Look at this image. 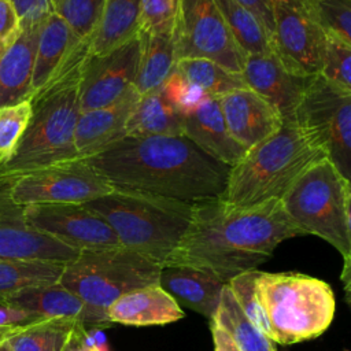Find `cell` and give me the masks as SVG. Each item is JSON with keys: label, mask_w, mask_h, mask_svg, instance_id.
Masks as SVG:
<instances>
[{"label": "cell", "mask_w": 351, "mask_h": 351, "mask_svg": "<svg viewBox=\"0 0 351 351\" xmlns=\"http://www.w3.org/2000/svg\"><path fill=\"white\" fill-rule=\"evenodd\" d=\"M298 236L304 233L280 199L247 207L206 199L192 203L189 225L162 266H191L228 284L266 262L280 243Z\"/></svg>", "instance_id": "cell-1"}, {"label": "cell", "mask_w": 351, "mask_h": 351, "mask_svg": "<svg viewBox=\"0 0 351 351\" xmlns=\"http://www.w3.org/2000/svg\"><path fill=\"white\" fill-rule=\"evenodd\" d=\"M82 159L112 186L186 203L219 197L230 169L185 136H125Z\"/></svg>", "instance_id": "cell-2"}, {"label": "cell", "mask_w": 351, "mask_h": 351, "mask_svg": "<svg viewBox=\"0 0 351 351\" xmlns=\"http://www.w3.org/2000/svg\"><path fill=\"white\" fill-rule=\"evenodd\" d=\"M88 41L71 51L52 78L30 97L32 117L10 160L0 167V185L12 178L77 158L74 147L80 108V78Z\"/></svg>", "instance_id": "cell-3"}, {"label": "cell", "mask_w": 351, "mask_h": 351, "mask_svg": "<svg viewBox=\"0 0 351 351\" xmlns=\"http://www.w3.org/2000/svg\"><path fill=\"white\" fill-rule=\"evenodd\" d=\"M84 204L111 226L121 245L160 266L181 241L192 215V203L119 186Z\"/></svg>", "instance_id": "cell-4"}, {"label": "cell", "mask_w": 351, "mask_h": 351, "mask_svg": "<svg viewBox=\"0 0 351 351\" xmlns=\"http://www.w3.org/2000/svg\"><path fill=\"white\" fill-rule=\"evenodd\" d=\"M324 158V151L296 123L282 125L229 169L219 199L236 207L281 199L303 171Z\"/></svg>", "instance_id": "cell-5"}, {"label": "cell", "mask_w": 351, "mask_h": 351, "mask_svg": "<svg viewBox=\"0 0 351 351\" xmlns=\"http://www.w3.org/2000/svg\"><path fill=\"white\" fill-rule=\"evenodd\" d=\"M255 295L273 343L296 344L321 336L332 324L336 299L332 287L298 271H256Z\"/></svg>", "instance_id": "cell-6"}, {"label": "cell", "mask_w": 351, "mask_h": 351, "mask_svg": "<svg viewBox=\"0 0 351 351\" xmlns=\"http://www.w3.org/2000/svg\"><path fill=\"white\" fill-rule=\"evenodd\" d=\"M289 219L306 234L329 243L351 263L350 180L324 158L303 171L280 199Z\"/></svg>", "instance_id": "cell-7"}, {"label": "cell", "mask_w": 351, "mask_h": 351, "mask_svg": "<svg viewBox=\"0 0 351 351\" xmlns=\"http://www.w3.org/2000/svg\"><path fill=\"white\" fill-rule=\"evenodd\" d=\"M160 267L123 245L84 250L64 265L59 284L89 306L106 311L119 296L158 284Z\"/></svg>", "instance_id": "cell-8"}, {"label": "cell", "mask_w": 351, "mask_h": 351, "mask_svg": "<svg viewBox=\"0 0 351 351\" xmlns=\"http://www.w3.org/2000/svg\"><path fill=\"white\" fill-rule=\"evenodd\" d=\"M296 125L306 132L336 166L351 177V90L314 75L296 110Z\"/></svg>", "instance_id": "cell-9"}, {"label": "cell", "mask_w": 351, "mask_h": 351, "mask_svg": "<svg viewBox=\"0 0 351 351\" xmlns=\"http://www.w3.org/2000/svg\"><path fill=\"white\" fill-rule=\"evenodd\" d=\"M4 186L10 199L19 206L88 203L114 188L82 158L23 173Z\"/></svg>", "instance_id": "cell-10"}, {"label": "cell", "mask_w": 351, "mask_h": 351, "mask_svg": "<svg viewBox=\"0 0 351 351\" xmlns=\"http://www.w3.org/2000/svg\"><path fill=\"white\" fill-rule=\"evenodd\" d=\"M176 62L210 59L240 74L245 55L234 43L214 0H176L173 25Z\"/></svg>", "instance_id": "cell-11"}, {"label": "cell", "mask_w": 351, "mask_h": 351, "mask_svg": "<svg viewBox=\"0 0 351 351\" xmlns=\"http://www.w3.org/2000/svg\"><path fill=\"white\" fill-rule=\"evenodd\" d=\"M271 48L293 74H319L326 34L315 21L307 0H273Z\"/></svg>", "instance_id": "cell-12"}, {"label": "cell", "mask_w": 351, "mask_h": 351, "mask_svg": "<svg viewBox=\"0 0 351 351\" xmlns=\"http://www.w3.org/2000/svg\"><path fill=\"white\" fill-rule=\"evenodd\" d=\"M26 221L78 250H96L121 245L111 226L84 203L23 206Z\"/></svg>", "instance_id": "cell-13"}, {"label": "cell", "mask_w": 351, "mask_h": 351, "mask_svg": "<svg viewBox=\"0 0 351 351\" xmlns=\"http://www.w3.org/2000/svg\"><path fill=\"white\" fill-rule=\"evenodd\" d=\"M138 55V34L106 53H86L80 78L81 111L106 107L119 100L133 86Z\"/></svg>", "instance_id": "cell-14"}, {"label": "cell", "mask_w": 351, "mask_h": 351, "mask_svg": "<svg viewBox=\"0 0 351 351\" xmlns=\"http://www.w3.org/2000/svg\"><path fill=\"white\" fill-rule=\"evenodd\" d=\"M78 254V250L33 228L25 218L23 206L14 203L0 185V259L66 265Z\"/></svg>", "instance_id": "cell-15"}, {"label": "cell", "mask_w": 351, "mask_h": 351, "mask_svg": "<svg viewBox=\"0 0 351 351\" xmlns=\"http://www.w3.org/2000/svg\"><path fill=\"white\" fill-rule=\"evenodd\" d=\"M240 74L247 88L258 93L278 112L282 125L296 123L298 106L314 75L293 74L274 52L245 55Z\"/></svg>", "instance_id": "cell-16"}, {"label": "cell", "mask_w": 351, "mask_h": 351, "mask_svg": "<svg viewBox=\"0 0 351 351\" xmlns=\"http://www.w3.org/2000/svg\"><path fill=\"white\" fill-rule=\"evenodd\" d=\"M230 136L250 149L282 126L278 112L250 88H239L218 97Z\"/></svg>", "instance_id": "cell-17"}, {"label": "cell", "mask_w": 351, "mask_h": 351, "mask_svg": "<svg viewBox=\"0 0 351 351\" xmlns=\"http://www.w3.org/2000/svg\"><path fill=\"white\" fill-rule=\"evenodd\" d=\"M0 304L19 308L36 321L66 318L86 326L108 328L111 325L106 311L89 306L59 282L22 289L0 302Z\"/></svg>", "instance_id": "cell-18"}, {"label": "cell", "mask_w": 351, "mask_h": 351, "mask_svg": "<svg viewBox=\"0 0 351 351\" xmlns=\"http://www.w3.org/2000/svg\"><path fill=\"white\" fill-rule=\"evenodd\" d=\"M140 95L132 86L115 103L81 111L75 132L74 147L77 158L95 155L126 136V123Z\"/></svg>", "instance_id": "cell-19"}, {"label": "cell", "mask_w": 351, "mask_h": 351, "mask_svg": "<svg viewBox=\"0 0 351 351\" xmlns=\"http://www.w3.org/2000/svg\"><path fill=\"white\" fill-rule=\"evenodd\" d=\"M182 136L213 159L232 167L247 152L230 136L218 97H206L195 110L181 114Z\"/></svg>", "instance_id": "cell-20"}, {"label": "cell", "mask_w": 351, "mask_h": 351, "mask_svg": "<svg viewBox=\"0 0 351 351\" xmlns=\"http://www.w3.org/2000/svg\"><path fill=\"white\" fill-rule=\"evenodd\" d=\"M158 284L178 303L211 321L218 310L225 282L191 266H162Z\"/></svg>", "instance_id": "cell-21"}, {"label": "cell", "mask_w": 351, "mask_h": 351, "mask_svg": "<svg viewBox=\"0 0 351 351\" xmlns=\"http://www.w3.org/2000/svg\"><path fill=\"white\" fill-rule=\"evenodd\" d=\"M106 314L111 324L130 326L165 325L184 317L182 308L159 284L145 285L119 296L108 306Z\"/></svg>", "instance_id": "cell-22"}, {"label": "cell", "mask_w": 351, "mask_h": 351, "mask_svg": "<svg viewBox=\"0 0 351 351\" xmlns=\"http://www.w3.org/2000/svg\"><path fill=\"white\" fill-rule=\"evenodd\" d=\"M41 25L22 27L18 38L0 52V107L32 96V77Z\"/></svg>", "instance_id": "cell-23"}, {"label": "cell", "mask_w": 351, "mask_h": 351, "mask_svg": "<svg viewBox=\"0 0 351 351\" xmlns=\"http://www.w3.org/2000/svg\"><path fill=\"white\" fill-rule=\"evenodd\" d=\"M140 55L133 88L147 95L159 90L167 77L174 71L173 27L156 32H138Z\"/></svg>", "instance_id": "cell-24"}, {"label": "cell", "mask_w": 351, "mask_h": 351, "mask_svg": "<svg viewBox=\"0 0 351 351\" xmlns=\"http://www.w3.org/2000/svg\"><path fill=\"white\" fill-rule=\"evenodd\" d=\"M80 41L82 40H80L69 25L55 12L43 22L37 40L32 77L33 93L52 78Z\"/></svg>", "instance_id": "cell-25"}, {"label": "cell", "mask_w": 351, "mask_h": 351, "mask_svg": "<svg viewBox=\"0 0 351 351\" xmlns=\"http://www.w3.org/2000/svg\"><path fill=\"white\" fill-rule=\"evenodd\" d=\"M140 0H106L95 30L89 36L88 53H106L138 33Z\"/></svg>", "instance_id": "cell-26"}, {"label": "cell", "mask_w": 351, "mask_h": 351, "mask_svg": "<svg viewBox=\"0 0 351 351\" xmlns=\"http://www.w3.org/2000/svg\"><path fill=\"white\" fill-rule=\"evenodd\" d=\"M85 326L66 318L40 319L15 326L5 341L11 351H64L70 340Z\"/></svg>", "instance_id": "cell-27"}, {"label": "cell", "mask_w": 351, "mask_h": 351, "mask_svg": "<svg viewBox=\"0 0 351 351\" xmlns=\"http://www.w3.org/2000/svg\"><path fill=\"white\" fill-rule=\"evenodd\" d=\"M126 136H182L181 114L166 100L162 89L141 95L129 115Z\"/></svg>", "instance_id": "cell-28"}, {"label": "cell", "mask_w": 351, "mask_h": 351, "mask_svg": "<svg viewBox=\"0 0 351 351\" xmlns=\"http://www.w3.org/2000/svg\"><path fill=\"white\" fill-rule=\"evenodd\" d=\"M234 43L244 55L273 52L271 40L262 22L236 0H214Z\"/></svg>", "instance_id": "cell-29"}, {"label": "cell", "mask_w": 351, "mask_h": 351, "mask_svg": "<svg viewBox=\"0 0 351 351\" xmlns=\"http://www.w3.org/2000/svg\"><path fill=\"white\" fill-rule=\"evenodd\" d=\"M63 269L53 262L0 259V302L26 288L59 282Z\"/></svg>", "instance_id": "cell-30"}, {"label": "cell", "mask_w": 351, "mask_h": 351, "mask_svg": "<svg viewBox=\"0 0 351 351\" xmlns=\"http://www.w3.org/2000/svg\"><path fill=\"white\" fill-rule=\"evenodd\" d=\"M211 321L221 325L232 336L240 351H276L273 341L244 315L228 285L222 291L218 310Z\"/></svg>", "instance_id": "cell-31"}, {"label": "cell", "mask_w": 351, "mask_h": 351, "mask_svg": "<svg viewBox=\"0 0 351 351\" xmlns=\"http://www.w3.org/2000/svg\"><path fill=\"white\" fill-rule=\"evenodd\" d=\"M174 70L185 80L199 86L210 97H219L230 90L247 86L241 74L232 73L221 64L204 58L178 59Z\"/></svg>", "instance_id": "cell-32"}, {"label": "cell", "mask_w": 351, "mask_h": 351, "mask_svg": "<svg viewBox=\"0 0 351 351\" xmlns=\"http://www.w3.org/2000/svg\"><path fill=\"white\" fill-rule=\"evenodd\" d=\"M106 0H52V8L80 40H88Z\"/></svg>", "instance_id": "cell-33"}, {"label": "cell", "mask_w": 351, "mask_h": 351, "mask_svg": "<svg viewBox=\"0 0 351 351\" xmlns=\"http://www.w3.org/2000/svg\"><path fill=\"white\" fill-rule=\"evenodd\" d=\"M32 117L30 99L0 107V167L12 156Z\"/></svg>", "instance_id": "cell-34"}, {"label": "cell", "mask_w": 351, "mask_h": 351, "mask_svg": "<svg viewBox=\"0 0 351 351\" xmlns=\"http://www.w3.org/2000/svg\"><path fill=\"white\" fill-rule=\"evenodd\" d=\"M325 34L351 44V0H307Z\"/></svg>", "instance_id": "cell-35"}, {"label": "cell", "mask_w": 351, "mask_h": 351, "mask_svg": "<svg viewBox=\"0 0 351 351\" xmlns=\"http://www.w3.org/2000/svg\"><path fill=\"white\" fill-rule=\"evenodd\" d=\"M319 75L341 89L351 90V44L326 34Z\"/></svg>", "instance_id": "cell-36"}, {"label": "cell", "mask_w": 351, "mask_h": 351, "mask_svg": "<svg viewBox=\"0 0 351 351\" xmlns=\"http://www.w3.org/2000/svg\"><path fill=\"white\" fill-rule=\"evenodd\" d=\"M256 271H258V269L241 273V274L236 276L234 278H232L226 285L229 287L230 292L233 293V296H234L237 304L240 306L241 311L244 313V315L252 322V325L256 329H259L269 340H271L266 317H265V314L261 308V304L256 299V295H255L254 287H255Z\"/></svg>", "instance_id": "cell-37"}, {"label": "cell", "mask_w": 351, "mask_h": 351, "mask_svg": "<svg viewBox=\"0 0 351 351\" xmlns=\"http://www.w3.org/2000/svg\"><path fill=\"white\" fill-rule=\"evenodd\" d=\"M160 89L166 100L180 114H185L195 110L206 97H210L199 86L185 80L176 70L167 77Z\"/></svg>", "instance_id": "cell-38"}, {"label": "cell", "mask_w": 351, "mask_h": 351, "mask_svg": "<svg viewBox=\"0 0 351 351\" xmlns=\"http://www.w3.org/2000/svg\"><path fill=\"white\" fill-rule=\"evenodd\" d=\"M174 14L176 0H140L138 32L171 29Z\"/></svg>", "instance_id": "cell-39"}, {"label": "cell", "mask_w": 351, "mask_h": 351, "mask_svg": "<svg viewBox=\"0 0 351 351\" xmlns=\"http://www.w3.org/2000/svg\"><path fill=\"white\" fill-rule=\"evenodd\" d=\"M21 19L22 27L41 25L52 12V0H10Z\"/></svg>", "instance_id": "cell-40"}, {"label": "cell", "mask_w": 351, "mask_h": 351, "mask_svg": "<svg viewBox=\"0 0 351 351\" xmlns=\"http://www.w3.org/2000/svg\"><path fill=\"white\" fill-rule=\"evenodd\" d=\"M19 15L10 0H0V52L8 48L21 34Z\"/></svg>", "instance_id": "cell-41"}, {"label": "cell", "mask_w": 351, "mask_h": 351, "mask_svg": "<svg viewBox=\"0 0 351 351\" xmlns=\"http://www.w3.org/2000/svg\"><path fill=\"white\" fill-rule=\"evenodd\" d=\"M250 10L265 26L269 36L273 33V0H236Z\"/></svg>", "instance_id": "cell-42"}, {"label": "cell", "mask_w": 351, "mask_h": 351, "mask_svg": "<svg viewBox=\"0 0 351 351\" xmlns=\"http://www.w3.org/2000/svg\"><path fill=\"white\" fill-rule=\"evenodd\" d=\"M34 321V318H32L29 314L19 308H14L7 304H0V332Z\"/></svg>", "instance_id": "cell-43"}, {"label": "cell", "mask_w": 351, "mask_h": 351, "mask_svg": "<svg viewBox=\"0 0 351 351\" xmlns=\"http://www.w3.org/2000/svg\"><path fill=\"white\" fill-rule=\"evenodd\" d=\"M210 322V330L214 343V351H240L232 336L217 322Z\"/></svg>", "instance_id": "cell-44"}, {"label": "cell", "mask_w": 351, "mask_h": 351, "mask_svg": "<svg viewBox=\"0 0 351 351\" xmlns=\"http://www.w3.org/2000/svg\"><path fill=\"white\" fill-rule=\"evenodd\" d=\"M85 328H86V326H85ZM85 328H82V329L70 340V343L66 346L64 351H85L84 344H82V335H84Z\"/></svg>", "instance_id": "cell-45"}, {"label": "cell", "mask_w": 351, "mask_h": 351, "mask_svg": "<svg viewBox=\"0 0 351 351\" xmlns=\"http://www.w3.org/2000/svg\"><path fill=\"white\" fill-rule=\"evenodd\" d=\"M0 351H11V348H10V346L7 344L5 339H4V340H0Z\"/></svg>", "instance_id": "cell-46"}, {"label": "cell", "mask_w": 351, "mask_h": 351, "mask_svg": "<svg viewBox=\"0 0 351 351\" xmlns=\"http://www.w3.org/2000/svg\"><path fill=\"white\" fill-rule=\"evenodd\" d=\"M15 328V326H14ZM14 328H11V329H7V330H1L0 332V340H4L12 330H14Z\"/></svg>", "instance_id": "cell-47"}]
</instances>
